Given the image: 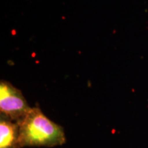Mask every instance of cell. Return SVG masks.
Listing matches in <instances>:
<instances>
[{"instance_id": "3", "label": "cell", "mask_w": 148, "mask_h": 148, "mask_svg": "<svg viewBox=\"0 0 148 148\" xmlns=\"http://www.w3.org/2000/svg\"><path fill=\"white\" fill-rule=\"evenodd\" d=\"M0 148H18V126L3 116L0 121Z\"/></svg>"}, {"instance_id": "1", "label": "cell", "mask_w": 148, "mask_h": 148, "mask_svg": "<svg viewBox=\"0 0 148 148\" xmlns=\"http://www.w3.org/2000/svg\"><path fill=\"white\" fill-rule=\"evenodd\" d=\"M18 126V148L27 146L53 147L65 142L62 127L48 119L38 108H32Z\"/></svg>"}, {"instance_id": "2", "label": "cell", "mask_w": 148, "mask_h": 148, "mask_svg": "<svg viewBox=\"0 0 148 148\" xmlns=\"http://www.w3.org/2000/svg\"><path fill=\"white\" fill-rule=\"evenodd\" d=\"M21 91L10 82L0 83V110L1 114L11 121H18L31 110Z\"/></svg>"}]
</instances>
